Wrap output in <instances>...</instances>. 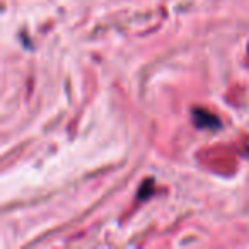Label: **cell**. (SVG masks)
I'll return each instance as SVG.
<instances>
[{
	"label": "cell",
	"instance_id": "6da1fadb",
	"mask_svg": "<svg viewBox=\"0 0 249 249\" xmlns=\"http://www.w3.org/2000/svg\"><path fill=\"white\" fill-rule=\"evenodd\" d=\"M193 120L196 128H207V130H217L220 128V120L215 114H212L207 109H193Z\"/></svg>",
	"mask_w": 249,
	"mask_h": 249
}]
</instances>
